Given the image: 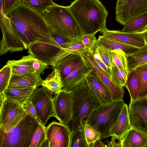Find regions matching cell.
I'll list each match as a JSON object with an SVG mask.
<instances>
[{"label":"cell","mask_w":147,"mask_h":147,"mask_svg":"<svg viewBox=\"0 0 147 147\" xmlns=\"http://www.w3.org/2000/svg\"><path fill=\"white\" fill-rule=\"evenodd\" d=\"M84 56L92 67V73L96 75L110 91L113 101L123 99L124 95L123 87L117 85L109 77L101 71L90 55H87Z\"/></svg>","instance_id":"obj_17"},{"label":"cell","mask_w":147,"mask_h":147,"mask_svg":"<svg viewBox=\"0 0 147 147\" xmlns=\"http://www.w3.org/2000/svg\"><path fill=\"white\" fill-rule=\"evenodd\" d=\"M107 146V147H121V140L116 136H112L111 140Z\"/></svg>","instance_id":"obj_44"},{"label":"cell","mask_w":147,"mask_h":147,"mask_svg":"<svg viewBox=\"0 0 147 147\" xmlns=\"http://www.w3.org/2000/svg\"><path fill=\"white\" fill-rule=\"evenodd\" d=\"M123 99L107 105L99 104L87 117V123L101 135V139L110 136V131L125 104Z\"/></svg>","instance_id":"obj_4"},{"label":"cell","mask_w":147,"mask_h":147,"mask_svg":"<svg viewBox=\"0 0 147 147\" xmlns=\"http://www.w3.org/2000/svg\"><path fill=\"white\" fill-rule=\"evenodd\" d=\"M146 97L147 98V96H146Z\"/></svg>","instance_id":"obj_48"},{"label":"cell","mask_w":147,"mask_h":147,"mask_svg":"<svg viewBox=\"0 0 147 147\" xmlns=\"http://www.w3.org/2000/svg\"><path fill=\"white\" fill-rule=\"evenodd\" d=\"M35 59L30 55L23 56L19 60H8L7 65L9 66L11 68V76L14 75H20L28 73L35 72L33 67V63Z\"/></svg>","instance_id":"obj_21"},{"label":"cell","mask_w":147,"mask_h":147,"mask_svg":"<svg viewBox=\"0 0 147 147\" xmlns=\"http://www.w3.org/2000/svg\"><path fill=\"white\" fill-rule=\"evenodd\" d=\"M68 7L84 35L102 33L107 29L108 12L99 0H75Z\"/></svg>","instance_id":"obj_2"},{"label":"cell","mask_w":147,"mask_h":147,"mask_svg":"<svg viewBox=\"0 0 147 147\" xmlns=\"http://www.w3.org/2000/svg\"><path fill=\"white\" fill-rule=\"evenodd\" d=\"M23 107L27 113L32 117L39 123L35 109L32 102L29 100L23 105Z\"/></svg>","instance_id":"obj_43"},{"label":"cell","mask_w":147,"mask_h":147,"mask_svg":"<svg viewBox=\"0 0 147 147\" xmlns=\"http://www.w3.org/2000/svg\"><path fill=\"white\" fill-rule=\"evenodd\" d=\"M40 123L27 113L9 132L0 127V147H29Z\"/></svg>","instance_id":"obj_6"},{"label":"cell","mask_w":147,"mask_h":147,"mask_svg":"<svg viewBox=\"0 0 147 147\" xmlns=\"http://www.w3.org/2000/svg\"><path fill=\"white\" fill-rule=\"evenodd\" d=\"M128 73L127 70L119 69L113 65L111 69L110 79L117 85L123 87L126 84Z\"/></svg>","instance_id":"obj_29"},{"label":"cell","mask_w":147,"mask_h":147,"mask_svg":"<svg viewBox=\"0 0 147 147\" xmlns=\"http://www.w3.org/2000/svg\"><path fill=\"white\" fill-rule=\"evenodd\" d=\"M121 147H147V136L131 128L121 139Z\"/></svg>","instance_id":"obj_22"},{"label":"cell","mask_w":147,"mask_h":147,"mask_svg":"<svg viewBox=\"0 0 147 147\" xmlns=\"http://www.w3.org/2000/svg\"><path fill=\"white\" fill-rule=\"evenodd\" d=\"M36 87L7 88L3 93L4 96L16 101L23 106L28 101Z\"/></svg>","instance_id":"obj_23"},{"label":"cell","mask_w":147,"mask_h":147,"mask_svg":"<svg viewBox=\"0 0 147 147\" xmlns=\"http://www.w3.org/2000/svg\"><path fill=\"white\" fill-rule=\"evenodd\" d=\"M72 91L74 97L71 122L72 132L79 128L84 119L89 116L100 104L86 81Z\"/></svg>","instance_id":"obj_5"},{"label":"cell","mask_w":147,"mask_h":147,"mask_svg":"<svg viewBox=\"0 0 147 147\" xmlns=\"http://www.w3.org/2000/svg\"><path fill=\"white\" fill-rule=\"evenodd\" d=\"M95 34L84 35L80 38L87 51L88 55H91L92 53L97 45V39L95 36Z\"/></svg>","instance_id":"obj_37"},{"label":"cell","mask_w":147,"mask_h":147,"mask_svg":"<svg viewBox=\"0 0 147 147\" xmlns=\"http://www.w3.org/2000/svg\"><path fill=\"white\" fill-rule=\"evenodd\" d=\"M102 36L112 40L139 48L145 44L144 38L140 33H128L121 30H111L107 29Z\"/></svg>","instance_id":"obj_16"},{"label":"cell","mask_w":147,"mask_h":147,"mask_svg":"<svg viewBox=\"0 0 147 147\" xmlns=\"http://www.w3.org/2000/svg\"><path fill=\"white\" fill-rule=\"evenodd\" d=\"M97 45L102 46L111 51H122L126 55L132 54L140 49L105 38L102 36H99L97 39Z\"/></svg>","instance_id":"obj_24"},{"label":"cell","mask_w":147,"mask_h":147,"mask_svg":"<svg viewBox=\"0 0 147 147\" xmlns=\"http://www.w3.org/2000/svg\"><path fill=\"white\" fill-rule=\"evenodd\" d=\"M147 29V12L137 16L124 26L121 31L128 33L142 32Z\"/></svg>","instance_id":"obj_25"},{"label":"cell","mask_w":147,"mask_h":147,"mask_svg":"<svg viewBox=\"0 0 147 147\" xmlns=\"http://www.w3.org/2000/svg\"><path fill=\"white\" fill-rule=\"evenodd\" d=\"M33 67L35 72L40 75L43 74L45 70L49 68L48 65L36 59L33 62Z\"/></svg>","instance_id":"obj_42"},{"label":"cell","mask_w":147,"mask_h":147,"mask_svg":"<svg viewBox=\"0 0 147 147\" xmlns=\"http://www.w3.org/2000/svg\"><path fill=\"white\" fill-rule=\"evenodd\" d=\"M86 81L100 104L107 105L113 101L110 91L96 75L93 73L90 74Z\"/></svg>","instance_id":"obj_15"},{"label":"cell","mask_w":147,"mask_h":147,"mask_svg":"<svg viewBox=\"0 0 147 147\" xmlns=\"http://www.w3.org/2000/svg\"><path fill=\"white\" fill-rule=\"evenodd\" d=\"M0 26L2 33L1 56L28 49L32 45H52L63 49L52 36L50 30L41 13L18 3L6 15L0 11Z\"/></svg>","instance_id":"obj_1"},{"label":"cell","mask_w":147,"mask_h":147,"mask_svg":"<svg viewBox=\"0 0 147 147\" xmlns=\"http://www.w3.org/2000/svg\"><path fill=\"white\" fill-rule=\"evenodd\" d=\"M45 126L39 123L35 132L29 147H40L47 138Z\"/></svg>","instance_id":"obj_33"},{"label":"cell","mask_w":147,"mask_h":147,"mask_svg":"<svg viewBox=\"0 0 147 147\" xmlns=\"http://www.w3.org/2000/svg\"><path fill=\"white\" fill-rule=\"evenodd\" d=\"M26 114L23 105L13 100L4 97L0 105V127L4 133H8Z\"/></svg>","instance_id":"obj_8"},{"label":"cell","mask_w":147,"mask_h":147,"mask_svg":"<svg viewBox=\"0 0 147 147\" xmlns=\"http://www.w3.org/2000/svg\"><path fill=\"white\" fill-rule=\"evenodd\" d=\"M113 65L121 69L128 70L127 60L125 53L121 50L111 51Z\"/></svg>","instance_id":"obj_34"},{"label":"cell","mask_w":147,"mask_h":147,"mask_svg":"<svg viewBox=\"0 0 147 147\" xmlns=\"http://www.w3.org/2000/svg\"><path fill=\"white\" fill-rule=\"evenodd\" d=\"M82 55L73 53L63 57L52 66L53 69L56 68L60 71L63 81L80 64Z\"/></svg>","instance_id":"obj_19"},{"label":"cell","mask_w":147,"mask_h":147,"mask_svg":"<svg viewBox=\"0 0 147 147\" xmlns=\"http://www.w3.org/2000/svg\"><path fill=\"white\" fill-rule=\"evenodd\" d=\"M41 13L50 30L56 34L71 39L84 35L68 6L55 3Z\"/></svg>","instance_id":"obj_3"},{"label":"cell","mask_w":147,"mask_h":147,"mask_svg":"<svg viewBox=\"0 0 147 147\" xmlns=\"http://www.w3.org/2000/svg\"><path fill=\"white\" fill-rule=\"evenodd\" d=\"M28 52L35 58L51 66L68 55L65 50L54 45L41 43L31 45Z\"/></svg>","instance_id":"obj_10"},{"label":"cell","mask_w":147,"mask_h":147,"mask_svg":"<svg viewBox=\"0 0 147 147\" xmlns=\"http://www.w3.org/2000/svg\"><path fill=\"white\" fill-rule=\"evenodd\" d=\"M128 108L132 127L147 136V98L130 100Z\"/></svg>","instance_id":"obj_12"},{"label":"cell","mask_w":147,"mask_h":147,"mask_svg":"<svg viewBox=\"0 0 147 147\" xmlns=\"http://www.w3.org/2000/svg\"><path fill=\"white\" fill-rule=\"evenodd\" d=\"M93 68L84 56L82 55V61L79 65L63 81L61 90L72 91L86 81L87 76L92 73Z\"/></svg>","instance_id":"obj_14"},{"label":"cell","mask_w":147,"mask_h":147,"mask_svg":"<svg viewBox=\"0 0 147 147\" xmlns=\"http://www.w3.org/2000/svg\"><path fill=\"white\" fill-rule=\"evenodd\" d=\"M11 75V69L9 65L6 64L0 70V94H3L7 88Z\"/></svg>","instance_id":"obj_35"},{"label":"cell","mask_w":147,"mask_h":147,"mask_svg":"<svg viewBox=\"0 0 147 147\" xmlns=\"http://www.w3.org/2000/svg\"><path fill=\"white\" fill-rule=\"evenodd\" d=\"M49 147V143L48 140L47 138L43 142L40 147Z\"/></svg>","instance_id":"obj_47"},{"label":"cell","mask_w":147,"mask_h":147,"mask_svg":"<svg viewBox=\"0 0 147 147\" xmlns=\"http://www.w3.org/2000/svg\"><path fill=\"white\" fill-rule=\"evenodd\" d=\"M90 55L101 71L110 78L111 69L105 64L96 48L92 53Z\"/></svg>","instance_id":"obj_39"},{"label":"cell","mask_w":147,"mask_h":147,"mask_svg":"<svg viewBox=\"0 0 147 147\" xmlns=\"http://www.w3.org/2000/svg\"><path fill=\"white\" fill-rule=\"evenodd\" d=\"M45 129L49 147H69L72 131L67 125L53 121Z\"/></svg>","instance_id":"obj_13"},{"label":"cell","mask_w":147,"mask_h":147,"mask_svg":"<svg viewBox=\"0 0 147 147\" xmlns=\"http://www.w3.org/2000/svg\"><path fill=\"white\" fill-rule=\"evenodd\" d=\"M116 21L124 26L138 15L147 12V0H117Z\"/></svg>","instance_id":"obj_9"},{"label":"cell","mask_w":147,"mask_h":147,"mask_svg":"<svg viewBox=\"0 0 147 147\" xmlns=\"http://www.w3.org/2000/svg\"><path fill=\"white\" fill-rule=\"evenodd\" d=\"M74 94L72 91L61 90L55 94L53 102L57 119L59 122L67 125L71 123L73 111Z\"/></svg>","instance_id":"obj_11"},{"label":"cell","mask_w":147,"mask_h":147,"mask_svg":"<svg viewBox=\"0 0 147 147\" xmlns=\"http://www.w3.org/2000/svg\"><path fill=\"white\" fill-rule=\"evenodd\" d=\"M100 138L89 145V147H106L107 145Z\"/></svg>","instance_id":"obj_45"},{"label":"cell","mask_w":147,"mask_h":147,"mask_svg":"<svg viewBox=\"0 0 147 147\" xmlns=\"http://www.w3.org/2000/svg\"><path fill=\"white\" fill-rule=\"evenodd\" d=\"M96 48L105 64L111 69L114 65L111 51L102 46L98 45Z\"/></svg>","instance_id":"obj_38"},{"label":"cell","mask_w":147,"mask_h":147,"mask_svg":"<svg viewBox=\"0 0 147 147\" xmlns=\"http://www.w3.org/2000/svg\"><path fill=\"white\" fill-rule=\"evenodd\" d=\"M129 71L147 64V45H145L136 52L126 55Z\"/></svg>","instance_id":"obj_26"},{"label":"cell","mask_w":147,"mask_h":147,"mask_svg":"<svg viewBox=\"0 0 147 147\" xmlns=\"http://www.w3.org/2000/svg\"><path fill=\"white\" fill-rule=\"evenodd\" d=\"M3 5V11L6 15L13 9L22 0H2Z\"/></svg>","instance_id":"obj_40"},{"label":"cell","mask_w":147,"mask_h":147,"mask_svg":"<svg viewBox=\"0 0 147 147\" xmlns=\"http://www.w3.org/2000/svg\"><path fill=\"white\" fill-rule=\"evenodd\" d=\"M53 69L52 73L43 80L41 85L47 88L53 93L57 94L63 88V83L59 71L56 68Z\"/></svg>","instance_id":"obj_27"},{"label":"cell","mask_w":147,"mask_h":147,"mask_svg":"<svg viewBox=\"0 0 147 147\" xmlns=\"http://www.w3.org/2000/svg\"><path fill=\"white\" fill-rule=\"evenodd\" d=\"M50 31L54 40L63 49H65V48L67 43L73 39L63 37L51 30Z\"/></svg>","instance_id":"obj_41"},{"label":"cell","mask_w":147,"mask_h":147,"mask_svg":"<svg viewBox=\"0 0 147 147\" xmlns=\"http://www.w3.org/2000/svg\"><path fill=\"white\" fill-rule=\"evenodd\" d=\"M140 33L144 38L145 44L147 45V29L145 31Z\"/></svg>","instance_id":"obj_46"},{"label":"cell","mask_w":147,"mask_h":147,"mask_svg":"<svg viewBox=\"0 0 147 147\" xmlns=\"http://www.w3.org/2000/svg\"><path fill=\"white\" fill-rule=\"evenodd\" d=\"M135 70L138 75L140 82L138 99L147 96V64L139 66Z\"/></svg>","instance_id":"obj_31"},{"label":"cell","mask_w":147,"mask_h":147,"mask_svg":"<svg viewBox=\"0 0 147 147\" xmlns=\"http://www.w3.org/2000/svg\"><path fill=\"white\" fill-rule=\"evenodd\" d=\"M53 92L46 87H36L28 100L35 109L40 123L45 126L49 119L53 117L57 118L52 98Z\"/></svg>","instance_id":"obj_7"},{"label":"cell","mask_w":147,"mask_h":147,"mask_svg":"<svg viewBox=\"0 0 147 147\" xmlns=\"http://www.w3.org/2000/svg\"><path fill=\"white\" fill-rule=\"evenodd\" d=\"M140 86L139 77L136 70L129 71L125 86L129 93L131 101H135L138 99Z\"/></svg>","instance_id":"obj_28"},{"label":"cell","mask_w":147,"mask_h":147,"mask_svg":"<svg viewBox=\"0 0 147 147\" xmlns=\"http://www.w3.org/2000/svg\"><path fill=\"white\" fill-rule=\"evenodd\" d=\"M43 80L40 75L36 72L14 75L11 76L7 88L38 87L42 85Z\"/></svg>","instance_id":"obj_18"},{"label":"cell","mask_w":147,"mask_h":147,"mask_svg":"<svg viewBox=\"0 0 147 147\" xmlns=\"http://www.w3.org/2000/svg\"><path fill=\"white\" fill-rule=\"evenodd\" d=\"M69 147H89L81 125L72 132Z\"/></svg>","instance_id":"obj_30"},{"label":"cell","mask_w":147,"mask_h":147,"mask_svg":"<svg viewBox=\"0 0 147 147\" xmlns=\"http://www.w3.org/2000/svg\"><path fill=\"white\" fill-rule=\"evenodd\" d=\"M81 126L89 147L90 144L101 138L100 134L88 124L85 120L83 121Z\"/></svg>","instance_id":"obj_36"},{"label":"cell","mask_w":147,"mask_h":147,"mask_svg":"<svg viewBox=\"0 0 147 147\" xmlns=\"http://www.w3.org/2000/svg\"><path fill=\"white\" fill-rule=\"evenodd\" d=\"M131 128L129 117L128 108L125 103L118 119L110 131V136H116L121 140Z\"/></svg>","instance_id":"obj_20"},{"label":"cell","mask_w":147,"mask_h":147,"mask_svg":"<svg viewBox=\"0 0 147 147\" xmlns=\"http://www.w3.org/2000/svg\"><path fill=\"white\" fill-rule=\"evenodd\" d=\"M25 5L41 13L55 4L52 0H22Z\"/></svg>","instance_id":"obj_32"}]
</instances>
